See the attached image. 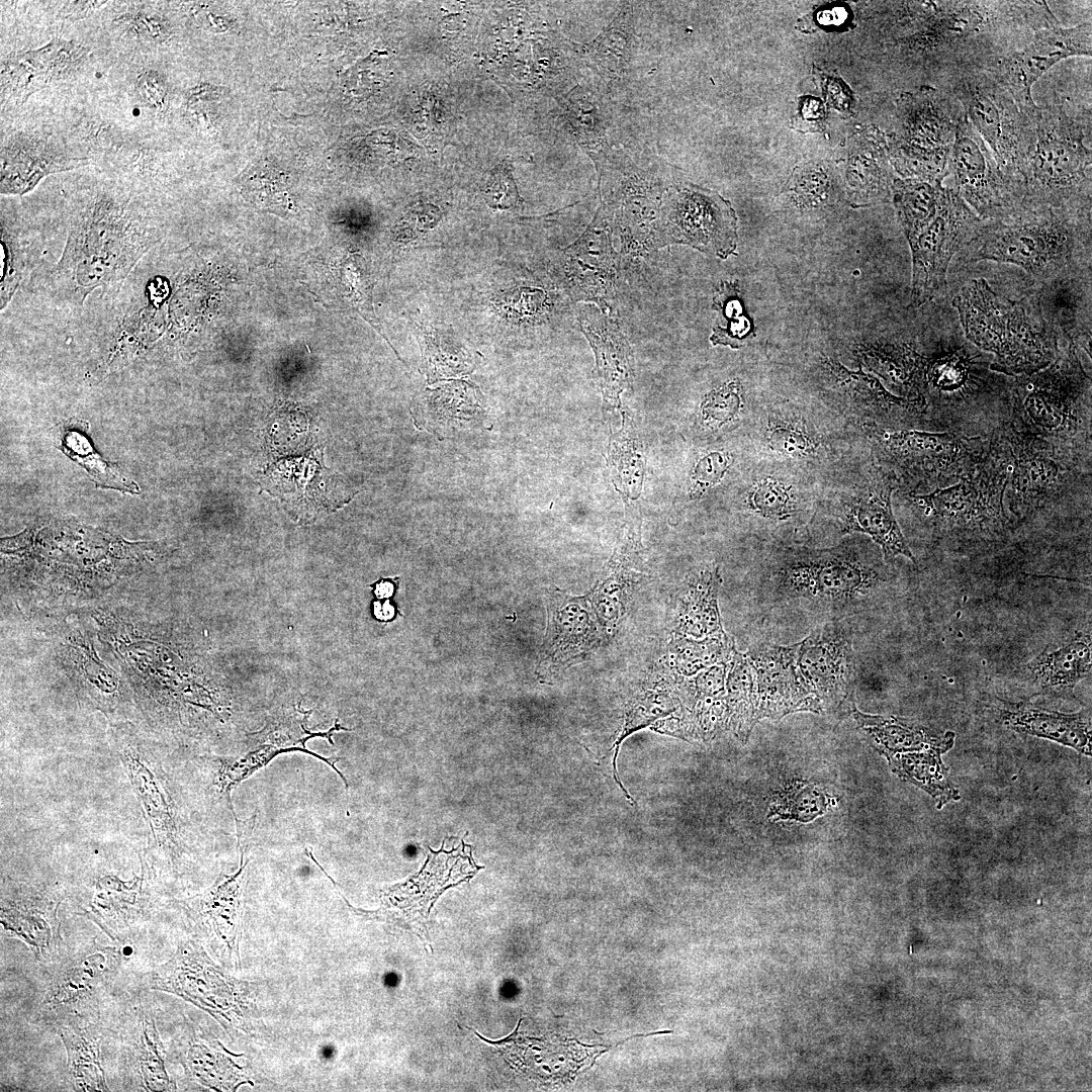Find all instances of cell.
<instances>
[{
	"label": "cell",
	"instance_id": "83f0119b",
	"mask_svg": "<svg viewBox=\"0 0 1092 1092\" xmlns=\"http://www.w3.org/2000/svg\"><path fill=\"white\" fill-rule=\"evenodd\" d=\"M1026 667L1036 684L1046 692L1071 694L1091 673L1090 634L1079 633L1054 649L1046 646Z\"/></svg>",
	"mask_w": 1092,
	"mask_h": 1092
},
{
	"label": "cell",
	"instance_id": "52a82bcc",
	"mask_svg": "<svg viewBox=\"0 0 1092 1092\" xmlns=\"http://www.w3.org/2000/svg\"><path fill=\"white\" fill-rule=\"evenodd\" d=\"M900 130L894 147L899 171L908 179L943 182L960 121L966 113L946 90L924 86L901 97Z\"/></svg>",
	"mask_w": 1092,
	"mask_h": 1092
},
{
	"label": "cell",
	"instance_id": "4fadbf2b",
	"mask_svg": "<svg viewBox=\"0 0 1092 1092\" xmlns=\"http://www.w3.org/2000/svg\"><path fill=\"white\" fill-rule=\"evenodd\" d=\"M893 489L892 477L873 467L859 483L826 502L823 515L834 523L839 537L866 534L881 548L886 560L901 555L916 562L893 514Z\"/></svg>",
	"mask_w": 1092,
	"mask_h": 1092
},
{
	"label": "cell",
	"instance_id": "f1b7e54d",
	"mask_svg": "<svg viewBox=\"0 0 1092 1092\" xmlns=\"http://www.w3.org/2000/svg\"><path fill=\"white\" fill-rule=\"evenodd\" d=\"M59 901L40 894L2 898L1 924L11 934L27 943L35 957L53 949Z\"/></svg>",
	"mask_w": 1092,
	"mask_h": 1092
},
{
	"label": "cell",
	"instance_id": "ba28073f",
	"mask_svg": "<svg viewBox=\"0 0 1092 1092\" xmlns=\"http://www.w3.org/2000/svg\"><path fill=\"white\" fill-rule=\"evenodd\" d=\"M736 214L720 194L692 183L666 189L654 226L657 247L680 244L726 259L737 247Z\"/></svg>",
	"mask_w": 1092,
	"mask_h": 1092
},
{
	"label": "cell",
	"instance_id": "1f68e13d",
	"mask_svg": "<svg viewBox=\"0 0 1092 1092\" xmlns=\"http://www.w3.org/2000/svg\"><path fill=\"white\" fill-rule=\"evenodd\" d=\"M117 962L116 948L101 946L86 953L54 979L43 1003L66 1007L85 1000L109 978Z\"/></svg>",
	"mask_w": 1092,
	"mask_h": 1092
},
{
	"label": "cell",
	"instance_id": "680465c9",
	"mask_svg": "<svg viewBox=\"0 0 1092 1092\" xmlns=\"http://www.w3.org/2000/svg\"><path fill=\"white\" fill-rule=\"evenodd\" d=\"M105 2L101 1H73L67 2L63 12L67 17L83 18Z\"/></svg>",
	"mask_w": 1092,
	"mask_h": 1092
},
{
	"label": "cell",
	"instance_id": "9a60e30c",
	"mask_svg": "<svg viewBox=\"0 0 1092 1092\" xmlns=\"http://www.w3.org/2000/svg\"><path fill=\"white\" fill-rule=\"evenodd\" d=\"M607 641L585 596L550 590L547 630L536 673L541 680L551 681L589 658Z\"/></svg>",
	"mask_w": 1092,
	"mask_h": 1092
},
{
	"label": "cell",
	"instance_id": "4316f807",
	"mask_svg": "<svg viewBox=\"0 0 1092 1092\" xmlns=\"http://www.w3.org/2000/svg\"><path fill=\"white\" fill-rule=\"evenodd\" d=\"M722 582L718 566L709 565L693 573L677 599L674 618L678 636L703 639L724 634L718 606Z\"/></svg>",
	"mask_w": 1092,
	"mask_h": 1092
},
{
	"label": "cell",
	"instance_id": "7dc6e473",
	"mask_svg": "<svg viewBox=\"0 0 1092 1092\" xmlns=\"http://www.w3.org/2000/svg\"><path fill=\"white\" fill-rule=\"evenodd\" d=\"M62 442L64 453L83 466L97 485L123 492H139V487L113 471L111 466L93 450L88 439L78 431H67Z\"/></svg>",
	"mask_w": 1092,
	"mask_h": 1092
},
{
	"label": "cell",
	"instance_id": "5b68a950",
	"mask_svg": "<svg viewBox=\"0 0 1092 1092\" xmlns=\"http://www.w3.org/2000/svg\"><path fill=\"white\" fill-rule=\"evenodd\" d=\"M1014 385L1016 417L1024 433L1067 441L1090 429L1091 382L1073 343L1044 369L1017 376Z\"/></svg>",
	"mask_w": 1092,
	"mask_h": 1092
},
{
	"label": "cell",
	"instance_id": "c3c4849f",
	"mask_svg": "<svg viewBox=\"0 0 1092 1092\" xmlns=\"http://www.w3.org/2000/svg\"><path fill=\"white\" fill-rule=\"evenodd\" d=\"M224 97L222 87L199 84L189 90L186 113L199 130L214 133L221 121V105Z\"/></svg>",
	"mask_w": 1092,
	"mask_h": 1092
},
{
	"label": "cell",
	"instance_id": "f5cc1de1",
	"mask_svg": "<svg viewBox=\"0 0 1092 1092\" xmlns=\"http://www.w3.org/2000/svg\"><path fill=\"white\" fill-rule=\"evenodd\" d=\"M118 21L134 35L148 41L163 42L171 34L167 19L155 12L133 11L121 15Z\"/></svg>",
	"mask_w": 1092,
	"mask_h": 1092
},
{
	"label": "cell",
	"instance_id": "60d3db41",
	"mask_svg": "<svg viewBox=\"0 0 1092 1092\" xmlns=\"http://www.w3.org/2000/svg\"><path fill=\"white\" fill-rule=\"evenodd\" d=\"M713 308L718 311L710 341L713 345L738 349L755 337L751 318L744 312L735 283L723 282L713 298Z\"/></svg>",
	"mask_w": 1092,
	"mask_h": 1092
},
{
	"label": "cell",
	"instance_id": "7c38bea8",
	"mask_svg": "<svg viewBox=\"0 0 1092 1092\" xmlns=\"http://www.w3.org/2000/svg\"><path fill=\"white\" fill-rule=\"evenodd\" d=\"M1091 20L1073 27L1059 23L1039 29L1027 44L1001 58L987 71L1035 125L1039 106L1033 101L1032 85L1060 61L1074 56L1091 57Z\"/></svg>",
	"mask_w": 1092,
	"mask_h": 1092
},
{
	"label": "cell",
	"instance_id": "bcb514c9",
	"mask_svg": "<svg viewBox=\"0 0 1092 1092\" xmlns=\"http://www.w3.org/2000/svg\"><path fill=\"white\" fill-rule=\"evenodd\" d=\"M676 710V704L672 697L663 690H646L637 694L629 703L624 717V725L618 740L614 744L615 753L613 758L614 778L624 792L627 799L633 801L617 774V756L622 741L630 734L646 728L655 720L665 717Z\"/></svg>",
	"mask_w": 1092,
	"mask_h": 1092
},
{
	"label": "cell",
	"instance_id": "ac0fdd59",
	"mask_svg": "<svg viewBox=\"0 0 1092 1092\" xmlns=\"http://www.w3.org/2000/svg\"><path fill=\"white\" fill-rule=\"evenodd\" d=\"M639 546V537L631 534L630 528L596 584L584 595L607 640L616 635L645 576L640 567Z\"/></svg>",
	"mask_w": 1092,
	"mask_h": 1092
},
{
	"label": "cell",
	"instance_id": "277c9868",
	"mask_svg": "<svg viewBox=\"0 0 1092 1092\" xmlns=\"http://www.w3.org/2000/svg\"><path fill=\"white\" fill-rule=\"evenodd\" d=\"M1090 106L1065 101L1039 107L1027 163L1023 207L1091 208Z\"/></svg>",
	"mask_w": 1092,
	"mask_h": 1092
},
{
	"label": "cell",
	"instance_id": "db71d44e",
	"mask_svg": "<svg viewBox=\"0 0 1092 1092\" xmlns=\"http://www.w3.org/2000/svg\"><path fill=\"white\" fill-rule=\"evenodd\" d=\"M140 103L156 112L167 110L169 88L163 75L155 70L142 72L134 85Z\"/></svg>",
	"mask_w": 1092,
	"mask_h": 1092
},
{
	"label": "cell",
	"instance_id": "f6af8a7d",
	"mask_svg": "<svg viewBox=\"0 0 1092 1092\" xmlns=\"http://www.w3.org/2000/svg\"><path fill=\"white\" fill-rule=\"evenodd\" d=\"M669 650L677 672L693 675L714 664L730 661L735 646L724 633L703 639L678 636L670 644Z\"/></svg>",
	"mask_w": 1092,
	"mask_h": 1092
},
{
	"label": "cell",
	"instance_id": "11a10c76",
	"mask_svg": "<svg viewBox=\"0 0 1092 1092\" xmlns=\"http://www.w3.org/2000/svg\"><path fill=\"white\" fill-rule=\"evenodd\" d=\"M485 197L493 207L510 208L518 205L520 197L508 167L502 166L491 173Z\"/></svg>",
	"mask_w": 1092,
	"mask_h": 1092
},
{
	"label": "cell",
	"instance_id": "7bdbcfd3",
	"mask_svg": "<svg viewBox=\"0 0 1092 1092\" xmlns=\"http://www.w3.org/2000/svg\"><path fill=\"white\" fill-rule=\"evenodd\" d=\"M136 1028L139 1032L133 1042L132 1060L142 1086L146 1091L175 1090V1084L167 1074L164 1050L155 1021L143 1015Z\"/></svg>",
	"mask_w": 1092,
	"mask_h": 1092
},
{
	"label": "cell",
	"instance_id": "484cf974",
	"mask_svg": "<svg viewBox=\"0 0 1092 1092\" xmlns=\"http://www.w3.org/2000/svg\"><path fill=\"white\" fill-rule=\"evenodd\" d=\"M238 843L241 849V867L233 875H221L204 893L190 898L186 907L189 913L209 926L217 936L229 942L241 912L242 886L244 873L248 864L246 859L249 842L247 838L248 822L237 823Z\"/></svg>",
	"mask_w": 1092,
	"mask_h": 1092
},
{
	"label": "cell",
	"instance_id": "8992f818",
	"mask_svg": "<svg viewBox=\"0 0 1092 1092\" xmlns=\"http://www.w3.org/2000/svg\"><path fill=\"white\" fill-rule=\"evenodd\" d=\"M949 91L992 152L998 166L1025 193L1024 177L1035 143V125L987 70L950 81Z\"/></svg>",
	"mask_w": 1092,
	"mask_h": 1092
},
{
	"label": "cell",
	"instance_id": "4dcf8cb0",
	"mask_svg": "<svg viewBox=\"0 0 1092 1092\" xmlns=\"http://www.w3.org/2000/svg\"><path fill=\"white\" fill-rule=\"evenodd\" d=\"M854 717L887 757L930 748L948 751L954 744L956 734L951 731L939 733L902 718L868 715L857 710Z\"/></svg>",
	"mask_w": 1092,
	"mask_h": 1092
},
{
	"label": "cell",
	"instance_id": "cb8c5ba5",
	"mask_svg": "<svg viewBox=\"0 0 1092 1092\" xmlns=\"http://www.w3.org/2000/svg\"><path fill=\"white\" fill-rule=\"evenodd\" d=\"M1000 717L1007 728L1017 733L1049 739L1091 755V717L1087 712L1063 713L1019 703L1008 704Z\"/></svg>",
	"mask_w": 1092,
	"mask_h": 1092
},
{
	"label": "cell",
	"instance_id": "8fae6325",
	"mask_svg": "<svg viewBox=\"0 0 1092 1092\" xmlns=\"http://www.w3.org/2000/svg\"><path fill=\"white\" fill-rule=\"evenodd\" d=\"M948 176L951 188L982 220L1002 218L1023 207L1024 192L1003 173L967 115L957 128Z\"/></svg>",
	"mask_w": 1092,
	"mask_h": 1092
},
{
	"label": "cell",
	"instance_id": "7402d4cb",
	"mask_svg": "<svg viewBox=\"0 0 1092 1092\" xmlns=\"http://www.w3.org/2000/svg\"><path fill=\"white\" fill-rule=\"evenodd\" d=\"M430 850L432 853L421 873L383 891L382 899L386 906L426 916L446 888L465 881L475 873L471 858L463 852L454 854L443 849L437 852Z\"/></svg>",
	"mask_w": 1092,
	"mask_h": 1092
},
{
	"label": "cell",
	"instance_id": "2e32d148",
	"mask_svg": "<svg viewBox=\"0 0 1092 1092\" xmlns=\"http://www.w3.org/2000/svg\"><path fill=\"white\" fill-rule=\"evenodd\" d=\"M745 656L754 673L757 720L798 711H821L799 670L796 644L760 643Z\"/></svg>",
	"mask_w": 1092,
	"mask_h": 1092
},
{
	"label": "cell",
	"instance_id": "d6986e66",
	"mask_svg": "<svg viewBox=\"0 0 1092 1092\" xmlns=\"http://www.w3.org/2000/svg\"><path fill=\"white\" fill-rule=\"evenodd\" d=\"M983 476L972 472L958 484L916 495L924 514L946 529L986 530L1003 525L1002 502H990L989 490L983 494Z\"/></svg>",
	"mask_w": 1092,
	"mask_h": 1092
},
{
	"label": "cell",
	"instance_id": "91938a15",
	"mask_svg": "<svg viewBox=\"0 0 1092 1092\" xmlns=\"http://www.w3.org/2000/svg\"><path fill=\"white\" fill-rule=\"evenodd\" d=\"M847 14L843 7H834L821 11L818 15V21L822 25H838L846 18Z\"/></svg>",
	"mask_w": 1092,
	"mask_h": 1092
},
{
	"label": "cell",
	"instance_id": "d590c367",
	"mask_svg": "<svg viewBox=\"0 0 1092 1092\" xmlns=\"http://www.w3.org/2000/svg\"><path fill=\"white\" fill-rule=\"evenodd\" d=\"M564 109L567 128L581 148L589 153L607 145L609 115L597 89L576 87L568 95Z\"/></svg>",
	"mask_w": 1092,
	"mask_h": 1092
},
{
	"label": "cell",
	"instance_id": "8d00e7d4",
	"mask_svg": "<svg viewBox=\"0 0 1092 1092\" xmlns=\"http://www.w3.org/2000/svg\"><path fill=\"white\" fill-rule=\"evenodd\" d=\"M944 749L930 748L888 756L893 768L901 777L923 789L934 799L937 808L949 801L960 799L959 791L947 778V769L942 762Z\"/></svg>",
	"mask_w": 1092,
	"mask_h": 1092
},
{
	"label": "cell",
	"instance_id": "816d5d0a",
	"mask_svg": "<svg viewBox=\"0 0 1092 1092\" xmlns=\"http://www.w3.org/2000/svg\"><path fill=\"white\" fill-rule=\"evenodd\" d=\"M732 463L731 456L722 451H713L702 457L692 473L691 493L702 495L706 490L719 483Z\"/></svg>",
	"mask_w": 1092,
	"mask_h": 1092
},
{
	"label": "cell",
	"instance_id": "6f0895ef",
	"mask_svg": "<svg viewBox=\"0 0 1092 1092\" xmlns=\"http://www.w3.org/2000/svg\"><path fill=\"white\" fill-rule=\"evenodd\" d=\"M824 106L814 97H804L800 102L799 112L794 119L796 128L804 131H817L824 119Z\"/></svg>",
	"mask_w": 1092,
	"mask_h": 1092
},
{
	"label": "cell",
	"instance_id": "e575fe53",
	"mask_svg": "<svg viewBox=\"0 0 1092 1092\" xmlns=\"http://www.w3.org/2000/svg\"><path fill=\"white\" fill-rule=\"evenodd\" d=\"M763 427L762 444L781 458L803 461L822 455L824 439L805 418L774 415Z\"/></svg>",
	"mask_w": 1092,
	"mask_h": 1092
},
{
	"label": "cell",
	"instance_id": "44dd1931",
	"mask_svg": "<svg viewBox=\"0 0 1092 1092\" xmlns=\"http://www.w3.org/2000/svg\"><path fill=\"white\" fill-rule=\"evenodd\" d=\"M878 441L884 450L907 465L934 476L956 475L970 457L973 440H962L948 433L916 430L883 431Z\"/></svg>",
	"mask_w": 1092,
	"mask_h": 1092
},
{
	"label": "cell",
	"instance_id": "f35d334b",
	"mask_svg": "<svg viewBox=\"0 0 1092 1092\" xmlns=\"http://www.w3.org/2000/svg\"><path fill=\"white\" fill-rule=\"evenodd\" d=\"M942 186L917 179L894 182V202L907 240L933 216Z\"/></svg>",
	"mask_w": 1092,
	"mask_h": 1092
},
{
	"label": "cell",
	"instance_id": "e0dca14e",
	"mask_svg": "<svg viewBox=\"0 0 1092 1092\" xmlns=\"http://www.w3.org/2000/svg\"><path fill=\"white\" fill-rule=\"evenodd\" d=\"M140 874L128 881L114 875L98 878L85 910V915L113 940L125 938L153 910L155 873L145 853L140 855Z\"/></svg>",
	"mask_w": 1092,
	"mask_h": 1092
},
{
	"label": "cell",
	"instance_id": "f546056e",
	"mask_svg": "<svg viewBox=\"0 0 1092 1092\" xmlns=\"http://www.w3.org/2000/svg\"><path fill=\"white\" fill-rule=\"evenodd\" d=\"M581 330L597 356L600 376L607 393L624 388L629 375V346L615 322L594 306L579 312Z\"/></svg>",
	"mask_w": 1092,
	"mask_h": 1092
},
{
	"label": "cell",
	"instance_id": "b9f144b4",
	"mask_svg": "<svg viewBox=\"0 0 1092 1092\" xmlns=\"http://www.w3.org/2000/svg\"><path fill=\"white\" fill-rule=\"evenodd\" d=\"M308 714H290L276 719L266 725L261 731L254 734V739L260 744H272L285 749L287 752L299 750L312 755L329 764L344 782L348 793V783L345 776L336 767L339 757H324L306 748L305 743L309 738L322 736L333 744L332 735L336 730L343 729L339 724L326 732H312L306 727Z\"/></svg>",
	"mask_w": 1092,
	"mask_h": 1092
},
{
	"label": "cell",
	"instance_id": "9c48e42d",
	"mask_svg": "<svg viewBox=\"0 0 1092 1092\" xmlns=\"http://www.w3.org/2000/svg\"><path fill=\"white\" fill-rule=\"evenodd\" d=\"M115 750L142 807L150 858L174 860L186 843V821L177 790L159 757L129 735H116Z\"/></svg>",
	"mask_w": 1092,
	"mask_h": 1092
},
{
	"label": "cell",
	"instance_id": "7a4b0ae2",
	"mask_svg": "<svg viewBox=\"0 0 1092 1092\" xmlns=\"http://www.w3.org/2000/svg\"><path fill=\"white\" fill-rule=\"evenodd\" d=\"M963 262L1014 264L1039 283L1090 271L1091 208L1022 207L982 220L960 252Z\"/></svg>",
	"mask_w": 1092,
	"mask_h": 1092
},
{
	"label": "cell",
	"instance_id": "30bf717a",
	"mask_svg": "<svg viewBox=\"0 0 1092 1092\" xmlns=\"http://www.w3.org/2000/svg\"><path fill=\"white\" fill-rule=\"evenodd\" d=\"M981 223L982 219L951 187L942 186L933 216L908 239L912 306H921L944 289L950 260L973 239Z\"/></svg>",
	"mask_w": 1092,
	"mask_h": 1092
},
{
	"label": "cell",
	"instance_id": "d4e9b609",
	"mask_svg": "<svg viewBox=\"0 0 1092 1092\" xmlns=\"http://www.w3.org/2000/svg\"><path fill=\"white\" fill-rule=\"evenodd\" d=\"M1 157L2 193H23L43 176L69 170L78 163L48 141L30 134L12 138L3 148Z\"/></svg>",
	"mask_w": 1092,
	"mask_h": 1092
},
{
	"label": "cell",
	"instance_id": "74e56055",
	"mask_svg": "<svg viewBox=\"0 0 1092 1092\" xmlns=\"http://www.w3.org/2000/svg\"><path fill=\"white\" fill-rule=\"evenodd\" d=\"M286 752L285 749L272 744H261L257 749L243 756L213 757L204 760L210 768V786L225 803L235 820L238 818L232 804L233 790L250 776L265 767L277 755Z\"/></svg>",
	"mask_w": 1092,
	"mask_h": 1092
},
{
	"label": "cell",
	"instance_id": "603a6c76",
	"mask_svg": "<svg viewBox=\"0 0 1092 1092\" xmlns=\"http://www.w3.org/2000/svg\"><path fill=\"white\" fill-rule=\"evenodd\" d=\"M1010 440L1014 459L1012 475V505L1025 509L1039 505L1062 481L1060 465L1054 459V449L1042 445L1041 438L1024 432H1013Z\"/></svg>",
	"mask_w": 1092,
	"mask_h": 1092
},
{
	"label": "cell",
	"instance_id": "6da1fadb",
	"mask_svg": "<svg viewBox=\"0 0 1092 1092\" xmlns=\"http://www.w3.org/2000/svg\"><path fill=\"white\" fill-rule=\"evenodd\" d=\"M887 582L879 554L854 538L828 548L779 549L768 562L762 588L771 602H804L829 620H842L868 606Z\"/></svg>",
	"mask_w": 1092,
	"mask_h": 1092
},
{
	"label": "cell",
	"instance_id": "836d02e7",
	"mask_svg": "<svg viewBox=\"0 0 1092 1092\" xmlns=\"http://www.w3.org/2000/svg\"><path fill=\"white\" fill-rule=\"evenodd\" d=\"M746 508L766 526H787L803 519L807 504L787 476L764 473L749 486Z\"/></svg>",
	"mask_w": 1092,
	"mask_h": 1092
},
{
	"label": "cell",
	"instance_id": "ee69618b",
	"mask_svg": "<svg viewBox=\"0 0 1092 1092\" xmlns=\"http://www.w3.org/2000/svg\"><path fill=\"white\" fill-rule=\"evenodd\" d=\"M726 688L733 726L746 733L757 720L755 679L747 657L736 649L729 661Z\"/></svg>",
	"mask_w": 1092,
	"mask_h": 1092
},
{
	"label": "cell",
	"instance_id": "5bb4252c",
	"mask_svg": "<svg viewBox=\"0 0 1092 1092\" xmlns=\"http://www.w3.org/2000/svg\"><path fill=\"white\" fill-rule=\"evenodd\" d=\"M797 646V664L812 695L836 709L852 698L855 655L849 630L841 620L817 626Z\"/></svg>",
	"mask_w": 1092,
	"mask_h": 1092
},
{
	"label": "cell",
	"instance_id": "ab89813d",
	"mask_svg": "<svg viewBox=\"0 0 1092 1092\" xmlns=\"http://www.w3.org/2000/svg\"><path fill=\"white\" fill-rule=\"evenodd\" d=\"M61 1038L68 1056V1066L78 1091H107L100 1062L99 1043L85 1031L62 1028Z\"/></svg>",
	"mask_w": 1092,
	"mask_h": 1092
},
{
	"label": "cell",
	"instance_id": "681fc988",
	"mask_svg": "<svg viewBox=\"0 0 1092 1092\" xmlns=\"http://www.w3.org/2000/svg\"><path fill=\"white\" fill-rule=\"evenodd\" d=\"M229 1062L222 1053L203 1043L191 1045L187 1056L191 1073L204 1085L217 1090L232 1086Z\"/></svg>",
	"mask_w": 1092,
	"mask_h": 1092
},
{
	"label": "cell",
	"instance_id": "3957f363",
	"mask_svg": "<svg viewBox=\"0 0 1092 1092\" xmlns=\"http://www.w3.org/2000/svg\"><path fill=\"white\" fill-rule=\"evenodd\" d=\"M967 339L994 354L990 368L1029 375L1052 364L1060 336L1045 321L1037 293L1019 300L997 294L983 278L971 280L952 300Z\"/></svg>",
	"mask_w": 1092,
	"mask_h": 1092
},
{
	"label": "cell",
	"instance_id": "d6a6232c",
	"mask_svg": "<svg viewBox=\"0 0 1092 1092\" xmlns=\"http://www.w3.org/2000/svg\"><path fill=\"white\" fill-rule=\"evenodd\" d=\"M633 46V7L625 4L594 40L582 46L583 58L607 83L623 77L631 60Z\"/></svg>",
	"mask_w": 1092,
	"mask_h": 1092
},
{
	"label": "cell",
	"instance_id": "9f6ffc18",
	"mask_svg": "<svg viewBox=\"0 0 1092 1092\" xmlns=\"http://www.w3.org/2000/svg\"><path fill=\"white\" fill-rule=\"evenodd\" d=\"M728 662H720L700 671L694 678V688L697 700L717 698L723 695Z\"/></svg>",
	"mask_w": 1092,
	"mask_h": 1092
},
{
	"label": "cell",
	"instance_id": "f907efd6",
	"mask_svg": "<svg viewBox=\"0 0 1092 1092\" xmlns=\"http://www.w3.org/2000/svg\"><path fill=\"white\" fill-rule=\"evenodd\" d=\"M741 406L740 384L734 380L707 393L701 404V414L707 425L721 427L735 420Z\"/></svg>",
	"mask_w": 1092,
	"mask_h": 1092
},
{
	"label": "cell",
	"instance_id": "ffe728a7",
	"mask_svg": "<svg viewBox=\"0 0 1092 1092\" xmlns=\"http://www.w3.org/2000/svg\"><path fill=\"white\" fill-rule=\"evenodd\" d=\"M493 1043L502 1046L503 1053L520 1071L547 1082L572 1079L598 1052L572 1039L559 1036L530 1038L516 1032Z\"/></svg>",
	"mask_w": 1092,
	"mask_h": 1092
}]
</instances>
